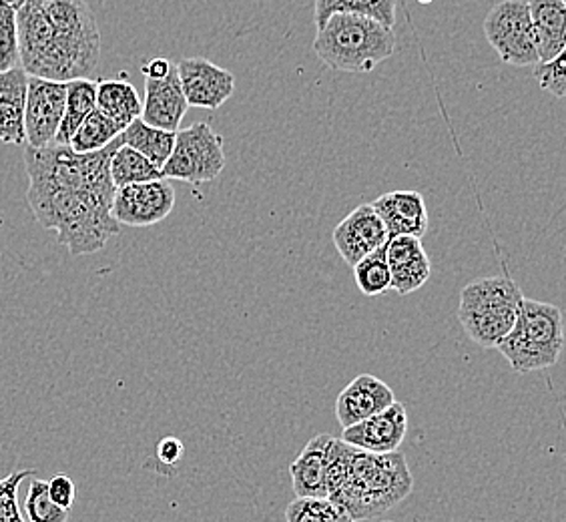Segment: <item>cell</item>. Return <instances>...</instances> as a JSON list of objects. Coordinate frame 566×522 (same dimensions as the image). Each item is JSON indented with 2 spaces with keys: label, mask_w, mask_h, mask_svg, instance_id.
<instances>
[{
  "label": "cell",
  "mask_w": 566,
  "mask_h": 522,
  "mask_svg": "<svg viewBox=\"0 0 566 522\" xmlns=\"http://www.w3.org/2000/svg\"><path fill=\"white\" fill-rule=\"evenodd\" d=\"M120 143L119 135L93 153H76L56 143L24 149L29 206L71 255L97 253L120 231L111 216L117 187L109 174L111 157Z\"/></svg>",
  "instance_id": "1"
},
{
  "label": "cell",
  "mask_w": 566,
  "mask_h": 522,
  "mask_svg": "<svg viewBox=\"0 0 566 522\" xmlns=\"http://www.w3.org/2000/svg\"><path fill=\"white\" fill-rule=\"evenodd\" d=\"M19 65L29 76L83 79L101 61V33L87 0H27L17 9Z\"/></svg>",
  "instance_id": "2"
},
{
  "label": "cell",
  "mask_w": 566,
  "mask_h": 522,
  "mask_svg": "<svg viewBox=\"0 0 566 522\" xmlns=\"http://www.w3.org/2000/svg\"><path fill=\"white\" fill-rule=\"evenodd\" d=\"M412 472L400 450L374 455L334 438L327 457L326 499L354 521L381 516L410 497Z\"/></svg>",
  "instance_id": "3"
},
{
  "label": "cell",
  "mask_w": 566,
  "mask_h": 522,
  "mask_svg": "<svg viewBox=\"0 0 566 522\" xmlns=\"http://www.w3.org/2000/svg\"><path fill=\"white\" fill-rule=\"evenodd\" d=\"M394 27L359 14H332L317 29L314 51L324 65L342 73H370L396 51Z\"/></svg>",
  "instance_id": "4"
},
{
  "label": "cell",
  "mask_w": 566,
  "mask_h": 522,
  "mask_svg": "<svg viewBox=\"0 0 566 522\" xmlns=\"http://www.w3.org/2000/svg\"><path fill=\"white\" fill-rule=\"evenodd\" d=\"M565 348V317L558 305L523 297L514 326L496 349L518 374L553 368Z\"/></svg>",
  "instance_id": "5"
},
{
  "label": "cell",
  "mask_w": 566,
  "mask_h": 522,
  "mask_svg": "<svg viewBox=\"0 0 566 522\" xmlns=\"http://www.w3.org/2000/svg\"><path fill=\"white\" fill-rule=\"evenodd\" d=\"M523 297L511 275L480 278L462 290L458 320L480 348L496 349L514 326Z\"/></svg>",
  "instance_id": "6"
},
{
  "label": "cell",
  "mask_w": 566,
  "mask_h": 522,
  "mask_svg": "<svg viewBox=\"0 0 566 522\" xmlns=\"http://www.w3.org/2000/svg\"><path fill=\"white\" fill-rule=\"evenodd\" d=\"M223 137L209 123H196L175 133L174 152L161 167L164 179L201 186L218 179L226 169Z\"/></svg>",
  "instance_id": "7"
},
{
  "label": "cell",
  "mask_w": 566,
  "mask_h": 522,
  "mask_svg": "<svg viewBox=\"0 0 566 522\" xmlns=\"http://www.w3.org/2000/svg\"><path fill=\"white\" fill-rule=\"evenodd\" d=\"M484 34L504 63L514 66L538 63L528 0H502L494 4L484 19Z\"/></svg>",
  "instance_id": "8"
},
{
  "label": "cell",
  "mask_w": 566,
  "mask_h": 522,
  "mask_svg": "<svg viewBox=\"0 0 566 522\" xmlns=\"http://www.w3.org/2000/svg\"><path fill=\"white\" fill-rule=\"evenodd\" d=\"M175 207V189L169 179L117 187L111 216L119 226L149 228L169 218Z\"/></svg>",
  "instance_id": "9"
},
{
  "label": "cell",
  "mask_w": 566,
  "mask_h": 522,
  "mask_svg": "<svg viewBox=\"0 0 566 522\" xmlns=\"http://www.w3.org/2000/svg\"><path fill=\"white\" fill-rule=\"evenodd\" d=\"M66 83L43 76H29L24 101V143L44 147L55 143L56 130L65 115Z\"/></svg>",
  "instance_id": "10"
},
{
  "label": "cell",
  "mask_w": 566,
  "mask_h": 522,
  "mask_svg": "<svg viewBox=\"0 0 566 522\" xmlns=\"http://www.w3.org/2000/svg\"><path fill=\"white\" fill-rule=\"evenodd\" d=\"M177 75L186 95L187 105L197 109L218 111L235 93V76L228 69L213 65L208 59H181Z\"/></svg>",
  "instance_id": "11"
},
{
  "label": "cell",
  "mask_w": 566,
  "mask_h": 522,
  "mask_svg": "<svg viewBox=\"0 0 566 522\" xmlns=\"http://www.w3.org/2000/svg\"><path fill=\"white\" fill-rule=\"evenodd\" d=\"M406 432H408V414L402 404L396 400L386 410L374 414L358 425L344 428V435L339 440L366 452L388 455L402 447Z\"/></svg>",
  "instance_id": "12"
},
{
  "label": "cell",
  "mask_w": 566,
  "mask_h": 522,
  "mask_svg": "<svg viewBox=\"0 0 566 522\" xmlns=\"http://www.w3.org/2000/svg\"><path fill=\"white\" fill-rule=\"evenodd\" d=\"M332 240H334V246L342 255V260L346 261L348 265H354L364 255L386 246V241L390 238H388L386 226L380 216L376 213V209L371 207V203H364V206L352 209V213L339 221L334 229Z\"/></svg>",
  "instance_id": "13"
},
{
  "label": "cell",
  "mask_w": 566,
  "mask_h": 522,
  "mask_svg": "<svg viewBox=\"0 0 566 522\" xmlns=\"http://www.w3.org/2000/svg\"><path fill=\"white\" fill-rule=\"evenodd\" d=\"M386 260L392 275V290L415 294L432 275V263L420 238L396 236L386 241Z\"/></svg>",
  "instance_id": "14"
},
{
  "label": "cell",
  "mask_w": 566,
  "mask_h": 522,
  "mask_svg": "<svg viewBox=\"0 0 566 522\" xmlns=\"http://www.w3.org/2000/svg\"><path fill=\"white\" fill-rule=\"evenodd\" d=\"M187 109L189 105L175 65L164 79H145L142 119L147 125L165 130H179Z\"/></svg>",
  "instance_id": "15"
},
{
  "label": "cell",
  "mask_w": 566,
  "mask_h": 522,
  "mask_svg": "<svg viewBox=\"0 0 566 522\" xmlns=\"http://www.w3.org/2000/svg\"><path fill=\"white\" fill-rule=\"evenodd\" d=\"M394 403H396V396L386 382L371 374H361L339 392L336 400V418L342 428H348L370 418L374 414L386 410Z\"/></svg>",
  "instance_id": "16"
},
{
  "label": "cell",
  "mask_w": 566,
  "mask_h": 522,
  "mask_svg": "<svg viewBox=\"0 0 566 522\" xmlns=\"http://www.w3.org/2000/svg\"><path fill=\"white\" fill-rule=\"evenodd\" d=\"M371 207L380 216L388 238L415 236L424 238L428 231V209L422 194L418 191H392L374 199Z\"/></svg>",
  "instance_id": "17"
},
{
  "label": "cell",
  "mask_w": 566,
  "mask_h": 522,
  "mask_svg": "<svg viewBox=\"0 0 566 522\" xmlns=\"http://www.w3.org/2000/svg\"><path fill=\"white\" fill-rule=\"evenodd\" d=\"M334 436L317 435L290 464L295 499H326V472Z\"/></svg>",
  "instance_id": "18"
},
{
  "label": "cell",
  "mask_w": 566,
  "mask_h": 522,
  "mask_svg": "<svg viewBox=\"0 0 566 522\" xmlns=\"http://www.w3.org/2000/svg\"><path fill=\"white\" fill-rule=\"evenodd\" d=\"M533 43L538 63L553 61L566 49V0H528Z\"/></svg>",
  "instance_id": "19"
},
{
  "label": "cell",
  "mask_w": 566,
  "mask_h": 522,
  "mask_svg": "<svg viewBox=\"0 0 566 522\" xmlns=\"http://www.w3.org/2000/svg\"><path fill=\"white\" fill-rule=\"evenodd\" d=\"M29 75L22 66L0 71V143L24 145V101Z\"/></svg>",
  "instance_id": "20"
},
{
  "label": "cell",
  "mask_w": 566,
  "mask_h": 522,
  "mask_svg": "<svg viewBox=\"0 0 566 522\" xmlns=\"http://www.w3.org/2000/svg\"><path fill=\"white\" fill-rule=\"evenodd\" d=\"M97 109L125 129L132 121L142 117L143 101L129 81L103 79L97 83Z\"/></svg>",
  "instance_id": "21"
},
{
  "label": "cell",
  "mask_w": 566,
  "mask_h": 522,
  "mask_svg": "<svg viewBox=\"0 0 566 522\" xmlns=\"http://www.w3.org/2000/svg\"><path fill=\"white\" fill-rule=\"evenodd\" d=\"M97 107V83L88 76L66 81L65 115L56 130V145H69L78 125Z\"/></svg>",
  "instance_id": "22"
},
{
  "label": "cell",
  "mask_w": 566,
  "mask_h": 522,
  "mask_svg": "<svg viewBox=\"0 0 566 522\" xmlns=\"http://www.w3.org/2000/svg\"><path fill=\"white\" fill-rule=\"evenodd\" d=\"M175 133L177 130H165L147 125L142 117H137L123 129L120 142L142 153L143 157H147L153 165L161 169L174 152Z\"/></svg>",
  "instance_id": "23"
},
{
  "label": "cell",
  "mask_w": 566,
  "mask_h": 522,
  "mask_svg": "<svg viewBox=\"0 0 566 522\" xmlns=\"http://www.w3.org/2000/svg\"><path fill=\"white\" fill-rule=\"evenodd\" d=\"M332 14H359L394 27L396 0H316L314 21L319 29Z\"/></svg>",
  "instance_id": "24"
},
{
  "label": "cell",
  "mask_w": 566,
  "mask_h": 522,
  "mask_svg": "<svg viewBox=\"0 0 566 522\" xmlns=\"http://www.w3.org/2000/svg\"><path fill=\"white\" fill-rule=\"evenodd\" d=\"M109 174L115 187L145 184V181L164 177L157 165H153L147 157H143L142 153L135 152L123 143L111 157Z\"/></svg>",
  "instance_id": "25"
},
{
  "label": "cell",
  "mask_w": 566,
  "mask_h": 522,
  "mask_svg": "<svg viewBox=\"0 0 566 522\" xmlns=\"http://www.w3.org/2000/svg\"><path fill=\"white\" fill-rule=\"evenodd\" d=\"M120 133H123V127L119 123H115L95 107L88 113L87 119L78 125V129L69 142V147L76 153L101 152L111 142H115Z\"/></svg>",
  "instance_id": "26"
},
{
  "label": "cell",
  "mask_w": 566,
  "mask_h": 522,
  "mask_svg": "<svg viewBox=\"0 0 566 522\" xmlns=\"http://www.w3.org/2000/svg\"><path fill=\"white\" fill-rule=\"evenodd\" d=\"M354 268V280L359 292L368 297L388 294L392 290V275L386 260V246L364 255Z\"/></svg>",
  "instance_id": "27"
},
{
  "label": "cell",
  "mask_w": 566,
  "mask_h": 522,
  "mask_svg": "<svg viewBox=\"0 0 566 522\" xmlns=\"http://www.w3.org/2000/svg\"><path fill=\"white\" fill-rule=\"evenodd\" d=\"M285 522H356L329 499H295L285 509Z\"/></svg>",
  "instance_id": "28"
},
{
  "label": "cell",
  "mask_w": 566,
  "mask_h": 522,
  "mask_svg": "<svg viewBox=\"0 0 566 522\" xmlns=\"http://www.w3.org/2000/svg\"><path fill=\"white\" fill-rule=\"evenodd\" d=\"M24 511H27L29 522L69 521V511L51 501V497L46 492V480L31 482V489H29L27 502H24Z\"/></svg>",
  "instance_id": "29"
},
{
  "label": "cell",
  "mask_w": 566,
  "mask_h": 522,
  "mask_svg": "<svg viewBox=\"0 0 566 522\" xmlns=\"http://www.w3.org/2000/svg\"><path fill=\"white\" fill-rule=\"evenodd\" d=\"M19 65V36H17V9L0 0V71Z\"/></svg>",
  "instance_id": "30"
},
{
  "label": "cell",
  "mask_w": 566,
  "mask_h": 522,
  "mask_svg": "<svg viewBox=\"0 0 566 522\" xmlns=\"http://www.w3.org/2000/svg\"><path fill=\"white\" fill-rule=\"evenodd\" d=\"M36 470H14L7 479H0V522H22L21 507H19V487L27 479H31Z\"/></svg>",
  "instance_id": "31"
},
{
  "label": "cell",
  "mask_w": 566,
  "mask_h": 522,
  "mask_svg": "<svg viewBox=\"0 0 566 522\" xmlns=\"http://www.w3.org/2000/svg\"><path fill=\"white\" fill-rule=\"evenodd\" d=\"M534 81L551 93L553 97L565 98L566 95V59L565 53L555 56L553 61L536 63L533 71Z\"/></svg>",
  "instance_id": "32"
},
{
  "label": "cell",
  "mask_w": 566,
  "mask_h": 522,
  "mask_svg": "<svg viewBox=\"0 0 566 522\" xmlns=\"http://www.w3.org/2000/svg\"><path fill=\"white\" fill-rule=\"evenodd\" d=\"M46 492H49L51 501L59 504L61 509H65V511H71V507L75 504V482L69 479L66 474H56L55 479L49 480Z\"/></svg>",
  "instance_id": "33"
},
{
  "label": "cell",
  "mask_w": 566,
  "mask_h": 522,
  "mask_svg": "<svg viewBox=\"0 0 566 522\" xmlns=\"http://www.w3.org/2000/svg\"><path fill=\"white\" fill-rule=\"evenodd\" d=\"M184 452H186L184 442H181L179 438H175V436H167V438H164V440L157 445V458H159L161 462H165V464L179 462L181 457H184Z\"/></svg>",
  "instance_id": "34"
},
{
  "label": "cell",
  "mask_w": 566,
  "mask_h": 522,
  "mask_svg": "<svg viewBox=\"0 0 566 522\" xmlns=\"http://www.w3.org/2000/svg\"><path fill=\"white\" fill-rule=\"evenodd\" d=\"M171 69H174V63L169 59L157 56V59H151L142 66V73L145 79H164Z\"/></svg>",
  "instance_id": "35"
},
{
  "label": "cell",
  "mask_w": 566,
  "mask_h": 522,
  "mask_svg": "<svg viewBox=\"0 0 566 522\" xmlns=\"http://www.w3.org/2000/svg\"><path fill=\"white\" fill-rule=\"evenodd\" d=\"M2 2H9V4H12V7H14V9H19V7H21V4H24L27 0H2Z\"/></svg>",
  "instance_id": "36"
},
{
  "label": "cell",
  "mask_w": 566,
  "mask_h": 522,
  "mask_svg": "<svg viewBox=\"0 0 566 522\" xmlns=\"http://www.w3.org/2000/svg\"><path fill=\"white\" fill-rule=\"evenodd\" d=\"M418 2H420V4H430L432 0H418Z\"/></svg>",
  "instance_id": "37"
},
{
  "label": "cell",
  "mask_w": 566,
  "mask_h": 522,
  "mask_svg": "<svg viewBox=\"0 0 566 522\" xmlns=\"http://www.w3.org/2000/svg\"><path fill=\"white\" fill-rule=\"evenodd\" d=\"M22 522H24V521H22Z\"/></svg>",
  "instance_id": "38"
}]
</instances>
